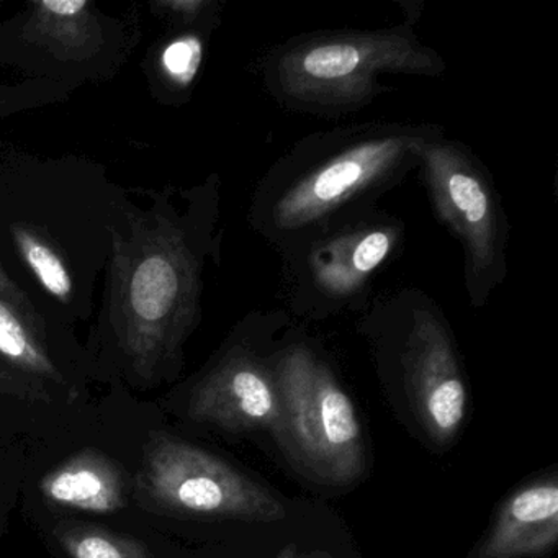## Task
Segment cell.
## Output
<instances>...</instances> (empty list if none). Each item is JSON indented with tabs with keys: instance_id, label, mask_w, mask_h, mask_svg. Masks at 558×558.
Returning <instances> with one entry per match:
<instances>
[{
	"instance_id": "cell-10",
	"label": "cell",
	"mask_w": 558,
	"mask_h": 558,
	"mask_svg": "<svg viewBox=\"0 0 558 558\" xmlns=\"http://www.w3.org/2000/svg\"><path fill=\"white\" fill-rule=\"evenodd\" d=\"M138 492L148 505L174 514L277 522L287 518L279 498L214 453L168 434L145 449Z\"/></svg>"
},
{
	"instance_id": "cell-20",
	"label": "cell",
	"mask_w": 558,
	"mask_h": 558,
	"mask_svg": "<svg viewBox=\"0 0 558 558\" xmlns=\"http://www.w3.org/2000/svg\"><path fill=\"white\" fill-rule=\"evenodd\" d=\"M276 558H332V555L326 554V551H300L295 548V545H289V547L282 548Z\"/></svg>"
},
{
	"instance_id": "cell-8",
	"label": "cell",
	"mask_w": 558,
	"mask_h": 558,
	"mask_svg": "<svg viewBox=\"0 0 558 558\" xmlns=\"http://www.w3.org/2000/svg\"><path fill=\"white\" fill-rule=\"evenodd\" d=\"M364 308V316L395 339L404 390L421 426L439 446L452 442L465 421L469 391L442 310L416 287L381 295Z\"/></svg>"
},
{
	"instance_id": "cell-18",
	"label": "cell",
	"mask_w": 558,
	"mask_h": 558,
	"mask_svg": "<svg viewBox=\"0 0 558 558\" xmlns=\"http://www.w3.org/2000/svg\"><path fill=\"white\" fill-rule=\"evenodd\" d=\"M148 5L169 28L220 25L221 4L217 0H155Z\"/></svg>"
},
{
	"instance_id": "cell-4",
	"label": "cell",
	"mask_w": 558,
	"mask_h": 558,
	"mask_svg": "<svg viewBox=\"0 0 558 558\" xmlns=\"http://www.w3.org/2000/svg\"><path fill=\"white\" fill-rule=\"evenodd\" d=\"M446 61L414 32V19L381 31L299 35L272 48L259 71L282 109L305 116H349L387 93L385 74L440 77Z\"/></svg>"
},
{
	"instance_id": "cell-5",
	"label": "cell",
	"mask_w": 558,
	"mask_h": 558,
	"mask_svg": "<svg viewBox=\"0 0 558 558\" xmlns=\"http://www.w3.org/2000/svg\"><path fill=\"white\" fill-rule=\"evenodd\" d=\"M142 41L136 15L93 0H31L0 22V68L73 90L112 81Z\"/></svg>"
},
{
	"instance_id": "cell-16",
	"label": "cell",
	"mask_w": 558,
	"mask_h": 558,
	"mask_svg": "<svg viewBox=\"0 0 558 558\" xmlns=\"http://www.w3.org/2000/svg\"><path fill=\"white\" fill-rule=\"evenodd\" d=\"M57 535L71 558H155L142 542L94 525H66Z\"/></svg>"
},
{
	"instance_id": "cell-11",
	"label": "cell",
	"mask_w": 558,
	"mask_h": 558,
	"mask_svg": "<svg viewBox=\"0 0 558 558\" xmlns=\"http://www.w3.org/2000/svg\"><path fill=\"white\" fill-rule=\"evenodd\" d=\"M254 323L256 313L236 326L233 339L195 385L189 411L194 420L234 433L272 430L282 436V397L274 368L277 351H257Z\"/></svg>"
},
{
	"instance_id": "cell-14",
	"label": "cell",
	"mask_w": 558,
	"mask_h": 558,
	"mask_svg": "<svg viewBox=\"0 0 558 558\" xmlns=\"http://www.w3.org/2000/svg\"><path fill=\"white\" fill-rule=\"evenodd\" d=\"M48 501L87 512H113L125 508L126 482L122 469L97 450H84L40 483Z\"/></svg>"
},
{
	"instance_id": "cell-3",
	"label": "cell",
	"mask_w": 558,
	"mask_h": 558,
	"mask_svg": "<svg viewBox=\"0 0 558 558\" xmlns=\"http://www.w3.org/2000/svg\"><path fill=\"white\" fill-rule=\"evenodd\" d=\"M442 126L371 122L313 133L280 156L253 194L250 225L277 253L335 221L377 207Z\"/></svg>"
},
{
	"instance_id": "cell-12",
	"label": "cell",
	"mask_w": 558,
	"mask_h": 558,
	"mask_svg": "<svg viewBox=\"0 0 558 558\" xmlns=\"http://www.w3.org/2000/svg\"><path fill=\"white\" fill-rule=\"evenodd\" d=\"M557 542L558 478L551 473L502 501L473 558H541Z\"/></svg>"
},
{
	"instance_id": "cell-13",
	"label": "cell",
	"mask_w": 558,
	"mask_h": 558,
	"mask_svg": "<svg viewBox=\"0 0 558 558\" xmlns=\"http://www.w3.org/2000/svg\"><path fill=\"white\" fill-rule=\"evenodd\" d=\"M68 332L28 318L0 300V377L63 384L66 374L61 349Z\"/></svg>"
},
{
	"instance_id": "cell-2",
	"label": "cell",
	"mask_w": 558,
	"mask_h": 558,
	"mask_svg": "<svg viewBox=\"0 0 558 558\" xmlns=\"http://www.w3.org/2000/svg\"><path fill=\"white\" fill-rule=\"evenodd\" d=\"M129 191L83 156H11L0 166V267L54 328L99 305Z\"/></svg>"
},
{
	"instance_id": "cell-6",
	"label": "cell",
	"mask_w": 558,
	"mask_h": 558,
	"mask_svg": "<svg viewBox=\"0 0 558 558\" xmlns=\"http://www.w3.org/2000/svg\"><path fill=\"white\" fill-rule=\"evenodd\" d=\"M404 234L400 218L371 207L282 251L290 312L300 318L323 319L364 308L375 276L400 253Z\"/></svg>"
},
{
	"instance_id": "cell-15",
	"label": "cell",
	"mask_w": 558,
	"mask_h": 558,
	"mask_svg": "<svg viewBox=\"0 0 558 558\" xmlns=\"http://www.w3.org/2000/svg\"><path fill=\"white\" fill-rule=\"evenodd\" d=\"M218 25L194 28H169L158 38L145 63L149 94L162 106L181 107L191 99L204 68L208 41Z\"/></svg>"
},
{
	"instance_id": "cell-7",
	"label": "cell",
	"mask_w": 558,
	"mask_h": 558,
	"mask_svg": "<svg viewBox=\"0 0 558 558\" xmlns=\"http://www.w3.org/2000/svg\"><path fill=\"white\" fill-rule=\"evenodd\" d=\"M420 168L437 220L462 246L466 299L483 308L508 277V215L492 172L446 133L426 146Z\"/></svg>"
},
{
	"instance_id": "cell-9",
	"label": "cell",
	"mask_w": 558,
	"mask_h": 558,
	"mask_svg": "<svg viewBox=\"0 0 558 558\" xmlns=\"http://www.w3.org/2000/svg\"><path fill=\"white\" fill-rule=\"evenodd\" d=\"M277 384L283 439L312 475L349 485L364 472L365 449L357 411L328 362L305 341L277 349Z\"/></svg>"
},
{
	"instance_id": "cell-1",
	"label": "cell",
	"mask_w": 558,
	"mask_h": 558,
	"mask_svg": "<svg viewBox=\"0 0 558 558\" xmlns=\"http://www.w3.org/2000/svg\"><path fill=\"white\" fill-rule=\"evenodd\" d=\"M145 194L143 207L129 192L113 227L94 339L133 377L156 380L181 365L207 269L221 263V179Z\"/></svg>"
},
{
	"instance_id": "cell-19",
	"label": "cell",
	"mask_w": 558,
	"mask_h": 558,
	"mask_svg": "<svg viewBox=\"0 0 558 558\" xmlns=\"http://www.w3.org/2000/svg\"><path fill=\"white\" fill-rule=\"evenodd\" d=\"M0 300H2V302L9 303L11 306H14V308H17L19 312L24 313V315L28 316V318L37 319V322L41 323H47L44 318H41L40 315H38L37 310H35V306L32 305L28 296L25 295L21 289H19L17 283L12 282L11 277L4 272L2 267H0ZM47 325H50V323H47Z\"/></svg>"
},
{
	"instance_id": "cell-17",
	"label": "cell",
	"mask_w": 558,
	"mask_h": 558,
	"mask_svg": "<svg viewBox=\"0 0 558 558\" xmlns=\"http://www.w3.org/2000/svg\"><path fill=\"white\" fill-rule=\"evenodd\" d=\"M74 93L76 90L71 87L51 81L24 80L17 84H0V119L66 102Z\"/></svg>"
}]
</instances>
